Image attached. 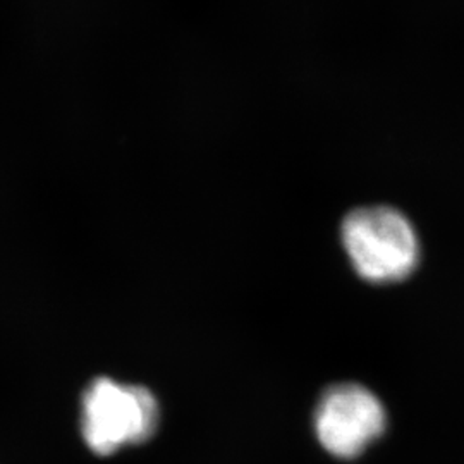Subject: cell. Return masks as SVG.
Listing matches in <instances>:
<instances>
[{
	"label": "cell",
	"instance_id": "1",
	"mask_svg": "<svg viewBox=\"0 0 464 464\" xmlns=\"http://www.w3.org/2000/svg\"><path fill=\"white\" fill-rule=\"evenodd\" d=\"M343 245L354 270L368 282L406 279L420 260L411 222L391 207H365L343 222Z\"/></svg>",
	"mask_w": 464,
	"mask_h": 464
},
{
	"label": "cell",
	"instance_id": "2",
	"mask_svg": "<svg viewBox=\"0 0 464 464\" xmlns=\"http://www.w3.org/2000/svg\"><path fill=\"white\" fill-rule=\"evenodd\" d=\"M157 425L159 404L145 387L97 379L84 391V442L99 456L149 440Z\"/></svg>",
	"mask_w": 464,
	"mask_h": 464
},
{
	"label": "cell",
	"instance_id": "3",
	"mask_svg": "<svg viewBox=\"0 0 464 464\" xmlns=\"http://www.w3.org/2000/svg\"><path fill=\"white\" fill-rule=\"evenodd\" d=\"M385 425L387 415L381 399L358 383L334 385L316 406V439L341 459L360 456L381 437Z\"/></svg>",
	"mask_w": 464,
	"mask_h": 464
}]
</instances>
